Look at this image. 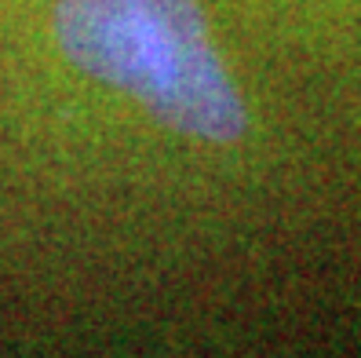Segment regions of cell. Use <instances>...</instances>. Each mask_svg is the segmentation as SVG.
<instances>
[{
	"mask_svg": "<svg viewBox=\"0 0 361 358\" xmlns=\"http://www.w3.org/2000/svg\"><path fill=\"white\" fill-rule=\"evenodd\" d=\"M139 73L132 99L164 129L197 143L230 146L245 139L248 110L212 44L197 0H135Z\"/></svg>",
	"mask_w": 361,
	"mask_h": 358,
	"instance_id": "6da1fadb",
	"label": "cell"
},
{
	"mask_svg": "<svg viewBox=\"0 0 361 358\" xmlns=\"http://www.w3.org/2000/svg\"><path fill=\"white\" fill-rule=\"evenodd\" d=\"M55 44L70 66L106 88L128 95L139 70V15L135 0H59Z\"/></svg>",
	"mask_w": 361,
	"mask_h": 358,
	"instance_id": "7a4b0ae2",
	"label": "cell"
}]
</instances>
